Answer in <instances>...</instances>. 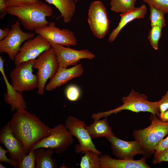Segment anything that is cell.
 Returning <instances> with one entry per match:
<instances>
[{"mask_svg":"<svg viewBox=\"0 0 168 168\" xmlns=\"http://www.w3.org/2000/svg\"><path fill=\"white\" fill-rule=\"evenodd\" d=\"M159 118L163 122L168 121V109L164 112Z\"/></svg>","mask_w":168,"mask_h":168,"instance_id":"obj_37","label":"cell"},{"mask_svg":"<svg viewBox=\"0 0 168 168\" xmlns=\"http://www.w3.org/2000/svg\"><path fill=\"white\" fill-rule=\"evenodd\" d=\"M162 28L158 26H153L149 32L148 39L153 48L156 50L158 49L159 40L161 35Z\"/></svg>","mask_w":168,"mask_h":168,"instance_id":"obj_26","label":"cell"},{"mask_svg":"<svg viewBox=\"0 0 168 168\" xmlns=\"http://www.w3.org/2000/svg\"><path fill=\"white\" fill-rule=\"evenodd\" d=\"M147 7L145 5L143 4L139 7H135L126 12L120 14V21L117 26L110 34L108 41L111 42L114 41L121 30L130 22L136 19L144 18L147 13Z\"/></svg>","mask_w":168,"mask_h":168,"instance_id":"obj_18","label":"cell"},{"mask_svg":"<svg viewBox=\"0 0 168 168\" xmlns=\"http://www.w3.org/2000/svg\"><path fill=\"white\" fill-rule=\"evenodd\" d=\"M74 0L75 1V2H77L79 0Z\"/></svg>","mask_w":168,"mask_h":168,"instance_id":"obj_39","label":"cell"},{"mask_svg":"<svg viewBox=\"0 0 168 168\" xmlns=\"http://www.w3.org/2000/svg\"><path fill=\"white\" fill-rule=\"evenodd\" d=\"M168 148V136L162 139L155 148L153 154L154 157L157 156L161 152Z\"/></svg>","mask_w":168,"mask_h":168,"instance_id":"obj_32","label":"cell"},{"mask_svg":"<svg viewBox=\"0 0 168 168\" xmlns=\"http://www.w3.org/2000/svg\"><path fill=\"white\" fill-rule=\"evenodd\" d=\"M7 152V150L4 149L0 146V162L7 163L15 168H18L19 165L18 162L17 161L12 159L10 158H8L6 156V153Z\"/></svg>","mask_w":168,"mask_h":168,"instance_id":"obj_30","label":"cell"},{"mask_svg":"<svg viewBox=\"0 0 168 168\" xmlns=\"http://www.w3.org/2000/svg\"><path fill=\"white\" fill-rule=\"evenodd\" d=\"M8 6L6 0H0V19H2L7 14Z\"/></svg>","mask_w":168,"mask_h":168,"instance_id":"obj_35","label":"cell"},{"mask_svg":"<svg viewBox=\"0 0 168 168\" xmlns=\"http://www.w3.org/2000/svg\"><path fill=\"white\" fill-rule=\"evenodd\" d=\"M136 1L137 0H111L110 9L116 12L125 13L135 7Z\"/></svg>","mask_w":168,"mask_h":168,"instance_id":"obj_24","label":"cell"},{"mask_svg":"<svg viewBox=\"0 0 168 168\" xmlns=\"http://www.w3.org/2000/svg\"><path fill=\"white\" fill-rule=\"evenodd\" d=\"M73 141V136L65 125L59 124L52 128L50 134L39 141L31 150L40 148H49L54 150L57 154H60L66 151Z\"/></svg>","mask_w":168,"mask_h":168,"instance_id":"obj_7","label":"cell"},{"mask_svg":"<svg viewBox=\"0 0 168 168\" xmlns=\"http://www.w3.org/2000/svg\"><path fill=\"white\" fill-rule=\"evenodd\" d=\"M52 48L50 43L42 35L38 34L25 42L14 60L16 65L35 59L44 52Z\"/></svg>","mask_w":168,"mask_h":168,"instance_id":"obj_11","label":"cell"},{"mask_svg":"<svg viewBox=\"0 0 168 168\" xmlns=\"http://www.w3.org/2000/svg\"><path fill=\"white\" fill-rule=\"evenodd\" d=\"M143 156L138 160H126L113 158L110 156L101 155L100 162L101 168H150Z\"/></svg>","mask_w":168,"mask_h":168,"instance_id":"obj_17","label":"cell"},{"mask_svg":"<svg viewBox=\"0 0 168 168\" xmlns=\"http://www.w3.org/2000/svg\"><path fill=\"white\" fill-rule=\"evenodd\" d=\"M87 21L95 36L101 39L106 35L110 28V21L106 8L101 1H95L91 3Z\"/></svg>","mask_w":168,"mask_h":168,"instance_id":"obj_9","label":"cell"},{"mask_svg":"<svg viewBox=\"0 0 168 168\" xmlns=\"http://www.w3.org/2000/svg\"><path fill=\"white\" fill-rule=\"evenodd\" d=\"M80 163L81 168H101L100 155L91 150L86 151Z\"/></svg>","mask_w":168,"mask_h":168,"instance_id":"obj_23","label":"cell"},{"mask_svg":"<svg viewBox=\"0 0 168 168\" xmlns=\"http://www.w3.org/2000/svg\"><path fill=\"white\" fill-rule=\"evenodd\" d=\"M0 168H6V167L4 166L1 163H0Z\"/></svg>","mask_w":168,"mask_h":168,"instance_id":"obj_38","label":"cell"},{"mask_svg":"<svg viewBox=\"0 0 168 168\" xmlns=\"http://www.w3.org/2000/svg\"><path fill=\"white\" fill-rule=\"evenodd\" d=\"M67 130L73 136L78 140L79 144L75 147L77 153L84 154L88 150H91L101 155L102 152L98 150L93 143L92 138L85 128V122L73 116H69L67 119L64 125Z\"/></svg>","mask_w":168,"mask_h":168,"instance_id":"obj_8","label":"cell"},{"mask_svg":"<svg viewBox=\"0 0 168 168\" xmlns=\"http://www.w3.org/2000/svg\"><path fill=\"white\" fill-rule=\"evenodd\" d=\"M34 36L33 33L23 31L20 27V22L16 21L11 26L7 36L0 40V53H6L11 60H14L21 44Z\"/></svg>","mask_w":168,"mask_h":168,"instance_id":"obj_10","label":"cell"},{"mask_svg":"<svg viewBox=\"0 0 168 168\" xmlns=\"http://www.w3.org/2000/svg\"><path fill=\"white\" fill-rule=\"evenodd\" d=\"M121 101L123 104L120 106L108 111L94 113L92 118L95 121L103 117H107L113 114H117L123 110H129L136 113L147 112L160 117V100L150 101L145 95L136 92L134 89L131 91L128 96L123 97Z\"/></svg>","mask_w":168,"mask_h":168,"instance_id":"obj_3","label":"cell"},{"mask_svg":"<svg viewBox=\"0 0 168 168\" xmlns=\"http://www.w3.org/2000/svg\"><path fill=\"white\" fill-rule=\"evenodd\" d=\"M80 92L79 88L76 86L72 85L68 86L66 89V95L69 100L74 101L79 98Z\"/></svg>","mask_w":168,"mask_h":168,"instance_id":"obj_29","label":"cell"},{"mask_svg":"<svg viewBox=\"0 0 168 168\" xmlns=\"http://www.w3.org/2000/svg\"><path fill=\"white\" fill-rule=\"evenodd\" d=\"M0 142L6 147L10 158L17 161L19 163L27 154L25 152L21 142L12 132L10 121L1 130Z\"/></svg>","mask_w":168,"mask_h":168,"instance_id":"obj_15","label":"cell"},{"mask_svg":"<svg viewBox=\"0 0 168 168\" xmlns=\"http://www.w3.org/2000/svg\"><path fill=\"white\" fill-rule=\"evenodd\" d=\"M10 31V29L7 28L4 29L0 28V40L6 38L8 35Z\"/></svg>","mask_w":168,"mask_h":168,"instance_id":"obj_36","label":"cell"},{"mask_svg":"<svg viewBox=\"0 0 168 168\" xmlns=\"http://www.w3.org/2000/svg\"><path fill=\"white\" fill-rule=\"evenodd\" d=\"M7 88V91L4 94L5 101L10 105L12 112L21 109L27 108L26 103L22 93L14 89L12 86Z\"/></svg>","mask_w":168,"mask_h":168,"instance_id":"obj_22","label":"cell"},{"mask_svg":"<svg viewBox=\"0 0 168 168\" xmlns=\"http://www.w3.org/2000/svg\"><path fill=\"white\" fill-rule=\"evenodd\" d=\"M150 12V19L151 26H158L163 28L166 26L165 13L151 5H149Z\"/></svg>","mask_w":168,"mask_h":168,"instance_id":"obj_25","label":"cell"},{"mask_svg":"<svg viewBox=\"0 0 168 168\" xmlns=\"http://www.w3.org/2000/svg\"><path fill=\"white\" fill-rule=\"evenodd\" d=\"M107 139L110 143L113 154L118 159L133 160L136 155H144V148L140 142L137 140L127 141L115 136Z\"/></svg>","mask_w":168,"mask_h":168,"instance_id":"obj_14","label":"cell"},{"mask_svg":"<svg viewBox=\"0 0 168 168\" xmlns=\"http://www.w3.org/2000/svg\"><path fill=\"white\" fill-rule=\"evenodd\" d=\"M53 13L52 7L42 1L19 7H8L7 13L17 17L26 29L35 31L48 25L46 17Z\"/></svg>","mask_w":168,"mask_h":168,"instance_id":"obj_2","label":"cell"},{"mask_svg":"<svg viewBox=\"0 0 168 168\" xmlns=\"http://www.w3.org/2000/svg\"><path fill=\"white\" fill-rule=\"evenodd\" d=\"M35 59L23 62L11 71V83L15 90L22 93L38 88L39 79L37 74L33 73V66Z\"/></svg>","mask_w":168,"mask_h":168,"instance_id":"obj_5","label":"cell"},{"mask_svg":"<svg viewBox=\"0 0 168 168\" xmlns=\"http://www.w3.org/2000/svg\"><path fill=\"white\" fill-rule=\"evenodd\" d=\"M58 9L66 23L70 22L76 12L75 2L74 0H45Z\"/></svg>","mask_w":168,"mask_h":168,"instance_id":"obj_20","label":"cell"},{"mask_svg":"<svg viewBox=\"0 0 168 168\" xmlns=\"http://www.w3.org/2000/svg\"><path fill=\"white\" fill-rule=\"evenodd\" d=\"M148 5H151L165 13H168V0H142Z\"/></svg>","mask_w":168,"mask_h":168,"instance_id":"obj_28","label":"cell"},{"mask_svg":"<svg viewBox=\"0 0 168 168\" xmlns=\"http://www.w3.org/2000/svg\"><path fill=\"white\" fill-rule=\"evenodd\" d=\"M42 35L51 44H58L63 46H75L77 39L72 31L67 29H60L55 26V23L49 22L47 26L35 31Z\"/></svg>","mask_w":168,"mask_h":168,"instance_id":"obj_12","label":"cell"},{"mask_svg":"<svg viewBox=\"0 0 168 168\" xmlns=\"http://www.w3.org/2000/svg\"><path fill=\"white\" fill-rule=\"evenodd\" d=\"M10 128L28 153L39 141L49 135L51 128L26 109L16 110L10 121Z\"/></svg>","mask_w":168,"mask_h":168,"instance_id":"obj_1","label":"cell"},{"mask_svg":"<svg viewBox=\"0 0 168 168\" xmlns=\"http://www.w3.org/2000/svg\"><path fill=\"white\" fill-rule=\"evenodd\" d=\"M149 119L151 124L143 129L135 130L134 138L141 143L144 150L143 156L148 158L153 154L157 144L168 134V121H162L155 114H152Z\"/></svg>","mask_w":168,"mask_h":168,"instance_id":"obj_4","label":"cell"},{"mask_svg":"<svg viewBox=\"0 0 168 168\" xmlns=\"http://www.w3.org/2000/svg\"><path fill=\"white\" fill-rule=\"evenodd\" d=\"M160 101L159 109L160 117L164 112L168 109V90L166 94L162 96V99Z\"/></svg>","mask_w":168,"mask_h":168,"instance_id":"obj_34","label":"cell"},{"mask_svg":"<svg viewBox=\"0 0 168 168\" xmlns=\"http://www.w3.org/2000/svg\"><path fill=\"white\" fill-rule=\"evenodd\" d=\"M40 148L35 150L36 168H56V161L52 157L54 151L51 148Z\"/></svg>","mask_w":168,"mask_h":168,"instance_id":"obj_21","label":"cell"},{"mask_svg":"<svg viewBox=\"0 0 168 168\" xmlns=\"http://www.w3.org/2000/svg\"><path fill=\"white\" fill-rule=\"evenodd\" d=\"M163 161L168 162V148L165 149L157 156L154 157L152 163L153 164H160Z\"/></svg>","mask_w":168,"mask_h":168,"instance_id":"obj_33","label":"cell"},{"mask_svg":"<svg viewBox=\"0 0 168 168\" xmlns=\"http://www.w3.org/2000/svg\"><path fill=\"white\" fill-rule=\"evenodd\" d=\"M58 60L59 66L64 68L77 64L83 59L92 60L95 55L88 49L77 50L58 44L51 45Z\"/></svg>","mask_w":168,"mask_h":168,"instance_id":"obj_13","label":"cell"},{"mask_svg":"<svg viewBox=\"0 0 168 168\" xmlns=\"http://www.w3.org/2000/svg\"><path fill=\"white\" fill-rule=\"evenodd\" d=\"M40 0H6L8 7H19L37 3Z\"/></svg>","mask_w":168,"mask_h":168,"instance_id":"obj_31","label":"cell"},{"mask_svg":"<svg viewBox=\"0 0 168 168\" xmlns=\"http://www.w3.org/2000/svg\"><path fill=\"white\" fill-rule=\"evenodd\" d=\"M84 71V68L80 63L68 68L59 67L55 74L46 85L45 89L48 91H52L73 78L80 76Z\"/></svg>","mask_w":168,"mask_h":168,"instance_id":"obj_16","label":"cell"},{"mask_svg":"<svg viewBox=\"0 0 168 168\" xmlns=\"http://www.w3.org/2000/svg\"><path fill=\"white\" fill-rule=\"evenodd\" d=\"M35 150L30 151L19 163V168H34L35 167Z\"/></svg>","mask_w":168,"mask_h":168,"instance_id":"obj_27","label":"cell"},{"mask_svg":"<svg viewBox=\"0 0 168 168\" xmlns=\"http://www.w3.org/2000/svg\"><path fill=\"white\" fill-rule=\"evenodd\" d=\"M59 64L53 49L46 50L35 60L33 68L37 70L39 79L37 94L42 95L44 93L46 83L56 73Z\"/></svg>","mask_w":168,"mask_h":168,"instance_id":"obj_6","label":"cell"},{"mask_svg":"<svg viewBox=\"0 0 168 168\" xmlns=\"http://www.w3.org/2000/svg\"><path fill=\"white\" fill-rule=\"evenodd\" d=\"M85 128L92 138L105 137L107 139L115 136L112 128L109 125L107 117L94 121Z\"/></svg>","mask_w":168,"mask_h":168,"instance_id":"obj_19","label":"cell"}]
</instances>
